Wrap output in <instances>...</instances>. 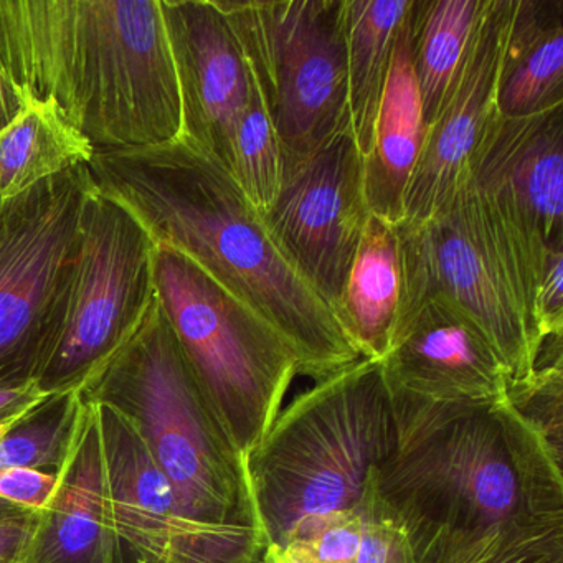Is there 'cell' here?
Listing matches in <instances>:
<instances>
[{"label":"cell","mask_w":563,"mask_h":563,"mask_svg":"<svg viewBox=\"0 0 563 563\" xmlns=\"http://www.w3.org/2000/svg\"><path fill=\"white\" fill-rule=\"evenodd\" d=\"M91 183L156 246L183 253L262 316L295 354L298 374L324 380L361 361L321 296L279 250L235 177L184 136L95 153Z\"/></svg>","instance_id":"1"},{"label":"cell","mask_w":563,"mask_h":563,"mask_svg":"<svg viewBox=\"0 0 563 563\" xmlns=\"http://www.w3.org/2000/svg\"><path fill=\"white\" fill-rule=\"evenodd\" d=\"M395 413L397 450L374 489L413 563H450L507 530L563 522L562 467L507 398Z\"/></svg>","instance_id":"2"},{"label":"cell","mask_w":563,"mask_h":563,"mask_svg":"<svg viewBox=\"0 0 563 563\" xmlns=\"http://www.w3.org/2000/svg\"><path fill=\"white\" fill-rule=\"evenodd\" d=\"M0 74L52 101L95 153L183 136L161 0H0Z\"/></svg>","instance_id":"3"},{"label":"cell","mask_w":563,"mask_h":563,"mask_svg":"<svg viewBox=\"0 0 563 563\" xmlns=\"http://www.w3.org/2000/svg\"><path fill=\"white\" fill-rule=\"evenodd\" d=\"M80 394L136 427L190 522L263 539L246 457L200 390L157 295L133 335Z\"/></svg>","instance_id":"4"},{"label":"cell","mask_w":563,"mask_h":563,"mask_svg":"<svg viewBox=\"0 0 563 563\" xmlns=\"http://www.w3.org/2000/svg\"><path fill=\"white\" fill-rule=\"evenodd\" d=\"M398 434L380 361L361 358L299 395L246 457L265 549L306 517L367 503Z\"/></svg>","instance_id":"5"},{"label":"cell","mask_w":563,"mask_h":563,"mask_svg":"<svg viewBox=\"0 0 563 563\" xmlns=\"http://www.w3.org/2000/svg\"><path fill=\"white\" fill-rule=\"evenodd\" d=\"M154 288L200 390L249 457L298 375L295 354L262 316L176 250L156 246Z\"/></svg>","instance_id":"6"},{"label":"cell","mask_w":563,"mask_h":563,"mask_svg":"<svg viewBox=\"0 0 563 563\" xmlns=\"http://www.w3.org/2000/svg\"><path fill=\"white\" fill-rule=\"evenodd\" d=\"M93 189L80 166L0 202V388L37 384L54 352Z\"/></svg>","instance_id":"7"},{"label":"cell","mask_w":563,"mask_h":563,"mask_svg":"<svg viewBox=\"0 0 563 563\" xmlns=\"http://www.w3.org/2000/svg\"><path fill=\"white\" fill-rule=\"evenodd\" d=\"M282 144L283 163L351 124L345 0H217Z\"/></svg>","instance_id":"8"},{"label":"cell","mask_w":563,"mask_h":563,"mask_svg":"<svg viewBox=\"0 0 563 563\" xmlns=\"http://www.w3.org/2000/svg\"><path fill=\"white\" fill-rule=\"evenodd\" d=\"M395 229L401 260L397 325L430 299H443L483 329L509 371V385L527 380L545 345L523 316L509 263L490 233L467 170L440 209Z\"/></svg>","instance_id":"9"},{"label":"cell","mask_w":563,"mask_h":563,"mask_svg":"<svg viewBox=\"0 0 563 563\" xmlns=\"http://www.w3.org/2000/svg\"><path fill=\"white\" fill-rule=\"evenodd\" d=\"M494 240L537 338L536 298L547 253L563 246V107L523 118L494 111L467 164Z\"/></svg>","instance_id":"10"},{"label":"cell","mask_w":563,"mask_h":563,"mask_svg":"<svg viewBox=\"0 0 563 563\" xmlns=\"http://www.w3.org/2000/svg\"><path fill=\"white\" fill-rule=\"evenodd\" d=\"M154 253L143 227L93 189L64 324L37 380L42 391L80 390L133 335L156 296Z\"/></svg>","instance_id":"11"},{"label":"cell","mask_w":563,"mask_h":563,"mask_svg":"<svg viewBox=\"0 0 563 563\" xmlns=\"http://www.w3.org/2000/svg\"><path fill=\"white\" fill-rule=\"evenodd\" d=\"M95 407L103 444L108 563L262 562V537L190 522L136 427L110 405Z\"/></svg>","instance_id":"12"},{"label":"cell","mask_w":563,"mask_h":563,"mask_svg":"<svg viewBox=\"0 0 563 563\" xmlns=\"http://www.w3.org/2000/svg\"><path fill=\"white\" fill-rule=\"evenodd\" d=\"M371 216L364 157L349 124L309 156L283 163L278 196L262 217L276 245L332 311Z\"/></svg>","instance_id":"13"},{"label":"cell","mask_w":563,"mask_h":563,"mask_svg":"<svg viewBox=\"0 0 563 563\" xmlns=\"http://www.w3.org/2000/svg\"><path fill=\"white\" fill-rule=\"evenodd\" d=\"M183 108V136L233 176L252 75L217 0H161Z\"/></svg>","instance_id":"14"},{"label":"cell","mask_w":563,"mask_h":563,"mask_svg":"<svg viewBox=\"0 0 563 563\" xmlns=\"http://www.w3.org/2000/svg\"><path fill=\"white\" fill-rule=\"evenodd\" d=\"M380 364L395 407L503 400L510 384L483 329L443 299H430L397 325Z\"/></svg>","instance_id":"15"},{"label":"cell","mask_w":563,"mask_h":563,"mask_svg":"<svg viewBox=\"0 0 563 563\" xmlns=\"http://www.w3.org/2000/svg\"><path fill=\"white\" fill-rule=\"evenodd\" d=\"M516 9L517 0H487L456 81L424 134L405 196L404 222L430 217L466 176L477 141L496 111L497 85Z\"/></svg>","instance_id":"16"},{"label":"cell","mask_w":563,"mask_h":563,"mask_svg":"<svg viewBox=\"0 0 563 563\" xmlns=\"http://www.w3.org/2000/svg\"><path fill=\"white\" fill-rule=\"evenodd\" d=\"M18 563H108L103 444L91 401L57 490L35 516Z\"/></svg>","instance_id":"17"},{"label":"cell","mask_w":563,"mask_h":563,"mask_svg":"<svg viewBox=\"0 0 563 563\" xmlns=\"http://www.w3.org/2000/svg\"><path fill=\"white\" fill-rule=\"evenodd\" d=\"M411 9V8H410ZM420 91L411 60L410 11L398 29L390 75L375 123L374 143L364 157L365 197L372 216L390 225L405 220V196L423 150Z\"/></svg>","instance_id":"18"},{"label":"cell","mask_w":563,"mask_h":563,"mask_svg":"<svg viewBox=\"0 0 563 563\" xmlns=\"http://www.w3.org/2000/svg\"><path fill=\"white\" fill-rule=\"evenodd\" d=\"M400 299L397 229L371 216L341 298L332 309L361 358L382 361L387 355L397 328Z\"/></svg>","instance_id":"19"},{"label":"cell","mask_w":563,"mask_h":563,"mask_svg":"<svg viewBox=\"0 0 563 563\" xmlns=\"http://www.w3.org/2000/svg\"><path fill=\"white\" fill-rule=\"evenodd\" d=\"M563 107V0H517L496 111L523 118Z\"/></svg>","instance_id":"20"},{"label":"cell","mask_w":563,"mask_h":563,"mask_svg":"<svg viewBox=\"0 0 563 563\" xmlns=\"http://www.w3.org/2000/svg\"><path fill=\"white\" fill-rule=\"evenodd\" d=\"M260 563H413L400 527L375 497L351 510L299 520Z\"/></svg>","instance_id":"21"},{"label":"cell","mask_w":563,"mask_h":563,"mask_svg":"<svg viewBox=\"0 0 563 563\" xmlns=\"http://www.w3.org/2000/svg\"><path fill=\"white\" fill-rule=\"evenodd\" d=\"M411 4L413 0H345L349 114L362 157L374 143L398 29Z\"/></svg>","instance_id":"22"},{"label":"cell","mask_w":563,"mask_h":563,"mask_svg":"<svg viewBox=\"0 0 563 563\" xmlns=\"http://www.w3.org/2000/svg\"><path fill=\"white\" fill-rule=\"evenodd\" d=\"M24 97L21 114L0 134V202L58 174L87 166L95 156L90 141L52 101Z\"/></svg>","instance_id":"23"},{"label":"cell","mask_w":563,"mask_h":563,"mask_svg":"<svg viewBox=\"0 0 563 563\" xmlns=\"http://www.w3.org/2000/svg\"><path fill=\"white\" fill-rule=\"evenodd\" d=\"M487 0H413L411 60L420 91L424 128L443 108Z\"/></svg>","instance_id":"24"},{"label":"cell","mask_w":563,"mask_h":563,"mask_svg":"<svg viewBox=\"0 0 563 563\" xmlns=\"http://www.w3.org/2000/svg\"><path fill=\"white\" fill-rule=\"evenodd\" d=\"M80 390L47 394L0 438V470L25 467L60 476L84 423Z\"/></svg>","instance_id":"25"},{"label":"cell","mask_w":563,"mask_h":563,"mask_svg":"<svg viewBox=\"0 0 563 563\" xmlns=\"http://www.w3.org/2000/svg\"><path fill=\"white\" fill-rule=\"evenodd\" d=\"M233 177L262 216L272 209L282 186L283 151L253 77L236 130Z\"/></svg>","instance_id":"26"},{"label":"cell","mask_w":563,"mask_h":563,"mask_svg":"<svg viewBox=\"0 0 563 563\" xmlns=\"http://www.w3.org/2000/svg\"><path fill=\"white\" fill-rule=\"evenodd\" d=\"M545 344L539 365L527 380L509 385L507 401L542 438L556 466L563 456V357L562 339Z\"/></svg>","instance_id":"27"},{"label":"cell","mask_w":563,"mask_h":563,"mask_svg":"<svg viewBox=\"0 0 563 563\" xmlns=\"http://www.w3.org/2000/svg\"><path fill=\"white\" fill-rule=\"evenodd\" d=\"M450 563H563V522L507 530Z\"/></svg>","instance_id":"28"},{"label":"cell","mask_w":563,"mask_h":563,"mask_svg":"<svg viewBox=\"0 0 563 563\" xmlns=\"http://www.w3.org/2000/svg\"><path fill=\"white\" fill-rule=\"evenodd\" d=\"M536 321L547 342L563 334V246L550 249L536 298Z\"/></svg>","instance_id":"29"},{"label":"cell","mask_w":563,"mask_h":563,"mask_svg":"<svg viewBox=\"0 0 563 563\" xmlns=\"http://www.w3.org/2000/svg\"><path fill=\"white\" fill-rule=\"evenodd\" d=\"M58 481L60 476L25 467L0 470V500L41 512L54 497Z\"/></svg>","instance_id":"30"},{"label":"cell","mask_w":563,"mask_h":563,"mask_svg":"<svg viewBox=\"0 0 563 563\" xmlns=\"http://www.w3.org/2000/svg\"><path fill=\"white\" fill-rule=\"evenodd\" d=\"M35 510L0 519V563H18L35 522Z\"/></svg>","instance_id":"31"},{"label":"cell","mask_w":563,"mask_h":563,"mask_svg":"<svg viewBox=\"0 0 563 563\" xmlns=\"http://www.w3.org/2000/svg\"><path fill=\"white\" fill-rule=\"evenodd\" d=\"M37 384L24 387L0 388V424L14 423L45 397Z\"/></svg>","instance_id":"32"},{"label":"cell","mask_w":563,"mask_h":563,"mask_svg":"<svg viewBox=\"0 0 563 563\" xmlns=\"http://www.w3.org/2000/svg\"><path fill=\"white\" fill-rule=\"evenodd\" d=\"M25 97L5 75L0 74V134L4 133L24 108Z\"/></svg>","instance_id":"33"},{"label":"cell","mask_w":563,"mask_h":563,"mask_svg":"<svg viewBox=\"0 0 563 563\" xmlns=\"http://www.w3.org/2000/svg\"><path fill=\"white\" fill-rule=\"evenodd\" d=\"M24 510L29 509L5 503V500H0V519H2V517L15 516V514L24 512Z\"/></svg>","instance_id":"34"},{"label":"cell","mask_w":563,"mask_h":563,"mask_svg":"<svg viewBox=\"0 0 563 563\" xmlns=\"http://www.w3.org/2000/svg\"><path fill=\"white\" fill-rule=\"evenodd\" d=\"M12 423L9 424H0V438L4 437L5 431L9 430Z\"/></svg>","instance_id":"35"}]
</instances>
